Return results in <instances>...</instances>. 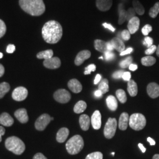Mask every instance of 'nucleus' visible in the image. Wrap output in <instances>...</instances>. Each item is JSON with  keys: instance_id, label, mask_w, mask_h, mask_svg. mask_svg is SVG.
I'll return each instance as SVG.
<instances>
[{"instance_id": "3c124183", "label": "nucleus", "mask_w": 159, "mask_h": 159, "mask_svg": "<svg viewBox=\"0 0 159 159\" xmlns=\"http://www.w3.org/2000/svg\"><path fill=\"white\" fill-rule=\"evenodd\" d=\"M33 159H47L43 154L38 153L35 154L33 157Z\"/></svg>"}, {"instance_id": "c756f323", "label": "nucleus", "mask_w": 159, "mask_h": 159, "mask_svg": "<svg viewBox=\"0 0 159 159\" xmlns=\"http://www.w3.org/2000/svg\"><path fill=\"white\" fill-rule=\"evenodd\" d=\"M141 62L143 66L148 67V66H152L154 65L156 62V60L154 57L148 56L146 57H143L141 60Z\"/></svg>"}, {"instance_id": "de8ad7c7", "label": "nucleus", "mask_w": 159, "mask_h": 159, "mask_svg": "<svg viewBox=\"0 0 159 159\" xmlns=\"http://www.w3.org/2000/svg\"><path fill=\"white\" fill-rule=\"evenodd\" d=\"M102 26L106 28V29H108L109 30H110L111 32H114L116 29L113 27L110 24H108V23H104L102 24Z\"/></svg>"}, {"instance_id": "f704fd0d", "label": "nucleus", "mask_w": 159, "mask_h": 159, "mask_svg": "<svg viewBox=\"0 0 159 159\" xmlns=\"http://www.w3.org/2000/svg\"><path fill=\"white\" fill-rule=\"evenodd\" d=\"M133 61V58L132 57H127L124 60H122L120 63V66L123 68H127L128 67H129L130 65L132 64Z\"/></svg>"}, {"instance_id": "c03bdc74", "label": "nucleus", "mask_w": 159, "mask_h": 159, "mask_svg": "<svg viewBox=\"0 0 159 159\" xmlns=\"http://www.w3.org/2000/svg\"><path fill=\"white\" fill-rule=\"evenodd\" d=\"M156 50H157V47L153 45L150 47L149 48H148V49L145 51V54L148 56H150L153 54L155 51H156Z\"/></svg>"}, {"instance_id": "9d476101", "label": "nucleus", "mask_w": 159, "mask_h": 159, "mask_svg": "<svg viewBox=\"0 0 159 159\" xmlns=\"http://www.w3.org/2000/svg\"><path fill=\"white\" fill-rule=\"evenodd\" d=\"M43 64L46 68L49 69H56L59 68L61 66V61L58 57H52L48 60H45Z\"/></svg>"}, {"instance_id": "c85d7f7f", "label": "nucleus", "mask_w": 159, "mask_h": 159, "mask_svg": "<svg viewBox=\"0 0 159 159\" xmlns=\"http://www.w3.org/2000/svg\"><path fill=\"white\" fill-rule=\"evenodd\" d=\"M53 51L52 50H47L39 52L37 54V57L39 59H44L45 60L52 58L53 56Z\"/></svg>"}, {"instance_id": "2f4dec72", "label": "nucleus", "mask_w": 159, "mask_h": 159, "mask_svg": "<svg viewBox=\"0 0 159 159\" xmlns=\"http://www.w3.org/2000/svg\"><path fill=\"white\" fill-rule=\"evenodd\" d=\"M10 90V85L6 82H3L0 84V98L2 97Z\"/></svg>"}, {"instance_id": "052dcab7", "label": "nucleus", "mask_w": 159, "mask_h": 159, "mask_svg": "<svg viewBox=\"0 0 159 159\" xmlns=\"http://www.w3.org/2000/svg\"><path fill=\"white\" fill-rule=\"evenodd\" d=\"M139 147L140 148V149L142 150V152L143 153H145V152H146V148L144 147V146L143 145L142 143H139Z\"/></svg>"}, {"instance_id": "603ef678", "label": "nucleus", "mask_w": 159, "mask_h": 159, "mask_svg": "<svg viewBox=\"0 0 159 159\" xmlns=\"http://www.w3.org/2000/svg\"><path fill=\"white\" fill-rule=\"evenodd\" d=\"M101 79H102V75L100 74H97L95 80H94V84H97L98 83H99L101 81Z\"/></svg>"}, {"instance_id": "a18cd8bd", "label": "nucleus", "mask_w": 159, "mask_h": 159, "mask_svg": "<svg viewBox=\"0 0 159 159\" xmlns=\"http://www.w3.org/2000/svg\"><path fill=\"white\" fill-rule=\"evenodd\" d=\"M125 72L123 70H119L116 71L113 74V77L115 79H119L120 78H122L123 74Z\"/></svg>"}, {"instance_id": "9b49d317", "label": "nucleus", "mask_w": 159, "mask_h": 159, "mask_svg": "<svg viewBox=\"0 0 159 159\" xmlns=\"http://www.w3.org/2000/svg\"><path fill=\"white\" fill-rule=\"evenodd\" d=\"M140 27V20L137 17H133L128 21L127 28L131 34L136 33Z\"/></svg>"}, {"instance_id": "412c9836", "label": "nucleus", "mask_w": 159, "mask_h": 159, "mask_svg": "<svg viewBox=\"0 0 159 159\" xmlns=\"http://www.w3.org/2000/svg\"><path fill=\"white\" fill-rule=\"evenodd\" d=\"M79 123L81 129L83 130H88L90 125V119L89 116L86 114H82L80 117Z\"/></svg>"}, {"instance_id": "6e6d98bb", "label": "nucleus", "mask_w": 159, "mask_h": 159, "mask_svg": "<svg viewBox=\"0 0 159 159\" xmlns=\"http://www.w3.org/2000/svg\"><path fill=\"white\" fill-rule=\"evenodd\" d=\"M129 69H130V70L131 71H136L137 68H138V66H137L136 64H131L130 65V66H129Z\"/></svg>"}, {"instance_id": "bb28decb", "label": "nucleus", "mask_w": 159, "mask_h": 159, "mask_svg": "<svg viewBox=\"0 0 159 159\" xmlns=\"http://www.w3.org/2000/svg\"><path fill=\"white\" fill-rule=\"evenodd\" d=\"M87 108V104L85 102L80 100L77 102L74 107V111L77 114H80L84 112Z\"/></svg>"}, {"instance_id": "f257e3e1", "label": "nucleus", "mask_w": 159, "mask_h": 159, "mask_svg": "<svg viewBox=\"0 0 159 159\" xmlns=\"http://www.w3.org/2000/svg\"><path fill=\"white\" fill-rule=\"evenodd\" d=\"M42 35L47 43H57L63 36L62 26L56 21H49L45 23L42 29Z\"/></svg>"}, {"instance_id": "864d4df0", "label": "nucleus", "mask_w": 159, "mask_h": 159, "mask_svg": "<svg viewBox=\"0 0 159 159\" xmlns=\"http://www.w3.org/2000/svg\"><path fill=\"white\" fill-rule=\"evenodd\" d=\"M6 130L2 126H0V142L2 141V136L5 134Z\"/></svg>"}, {"instance_id": "6e6552de", "label": "nucleus", "mask_w": 159, "mask_h": 159, "mask_svg": "<svg viewBox=\"0 0 159 159\" xmlns=\"http://www.w3.org/2000/svg\"><path fill=\"white\" fill-rule=\"evenodd\" d=\"M54 98L57 102L67 103L71 99V94L65 89H59L54 93Z\"/></svg>"}, {"instance_id": "13d9d810", "label": "nucleus", "mask_w": 159, "mask_h": 159, "mask_svg": "<svg viewBox=\"0 0 159 159\" xmlns=\"http://www.w3.org/2000/svg\"><path fill=\"white\" fill-rule=\"evenodd\" d=\"M102 91L99 90H97L95 93H94V96L95 97H96L97 98H100V97H102Z\"/></svg>"}, {"instance_id": "e2e57ef3", "label": "nucleus", "mask_w": 159, "mask_h": 159, "mask_svg": "<svg viewBox=\"0 0 159 159\" xmlns=\"http://www.w3.org/2000/svg\"><path fill=\"white\" fill-rule=\"evenodd\" d=\"M156 54L157 56L159 57V45L157 47V50H156Z\"/></svg>"}, {"instance_id": "f8f14e48", "label": "nucleus", "mask_w": 159, "mask_h": 159, "mask_svg": "<svg viewBox=\"0 0 159 159\" xmlns=\"http://www.w3.org/2000/svg\"><path fill=\"white\" fill-rule=\"evenodd\" d=\"M91 56V52L89 50H83L80 51L75 58L74 63L76 66H80L84 63L85 60L89 58Z\"/></svg>"}, {"instance_id": "39448f33", "label": "nucleus", "mask_w": 159, "mask_h": 159, "mask_svg": "<svg viewBox=\"0 0 159 159\" xmlns=\"http://www.w3.org/2000/svg\"><path fill=\"white\" fill-rule=\"evenodd\" d=\"M129 125L134 130H141L146 125V119L142 114H133L129 118Z\"/></svg>"}, {"instance_id": "72a5a7b5", "label": "nucleus", "mask_w": 159, "mask_h": 159, "mask_svg": "<svg viewBox=\"0 0 159 159\" xmlns=\"http://www.w3.org/2000/svg\"><path fill=\"white\" fill-rule=\"evenodd\" d=\"M159 13V2H156L154 6L152 7L149 11L150 17L154 18L157 16Z\"/></svg>"}, {"instance_id": "0eeeda50", "label": "nucleus", "mask_w": 159, "mask_h": 159, "mask_svg": "<svg viewBox=\"0 0 159 159\" xmlns=\"http://www.w3.org/2000/svg\"><path fill=\"white\" fill-rule=\"evenodd\" d=\"M51 117L48 114H43L37 119L35 127L37 130H44L51 121Z\"/></svg>"}, {"instance_id": "680f3d73", "label": "nucleus", "mask_w": 159, "mask_h": 159, "mask_svg": "<svg viewBox=\"0 0 159 159\" xmlns=\"http://www.w3.org/2000/svg\"><path fill=\"white\" fill-rule=\"evenodd\" d=\"M159 159V154H156L154 155L153 159Z\"/></svg>"}, {"instance_id": "69168bd1", "label": "nucleus", "mask_w": 159, "mask_h": 159, "mask_svg": "<svg viewBox=\"0 0 159 159\" xmlns=\"http://www.w3.org/2000/svg\"><path fill=\"white\" fill-rule=\"evenodd\" d=\"M54 120V118L53 117H51V120Z\"/></svg>"}, {"instance_id": "b1692460", "label": "nucleus", "mask_w": 159, "mask_h": 159, "mask_svg": "<svg viewBox=\"0 0 159 159\" xmlns=\"http://www.w3.org/2000/svg\"><path fill=\"white\" fill-rule=\"evenodd\" d=\"M127 90L131 97H135L138 93V87L136 83L133 80H130L127 83Z\"/></svg>"}, {"instance_id": "bf43d9fd", "label": "nucleus", "mask_w": 159, "mask_h": 159, "mask_svg": "<svg viewBox=\"0 0 159 159\" xmlns=\"http://www.w3.org/2000/svg\"><path fill=\"white\" fill-rule=\"evenodd\" d=\"M148 142H149L151 146H154V145H155V144H156L155 141L153 139H152L151 137H148Z\"/></svg>"}, {"instance_id": "e433bc0d", "label": "nucleus", "mask_w": 159, "mask_h": 159, "mask_svg": "<svg viewBox=\"0 0 159 159\" xmlns=\"http://www.w3.org/2000/svg\"><path fill=\"white\" fill-rule=\"evenodd\" d=\"M7 31V27H6L5 23L0 19V39L2 38L5 34Z\"/></svg>"}, {"instance_id": "dca6fc26", "label": "nucleus", "mask_w": 159, "mask_h": 159, "mask_svg": "<svg viewBox=\"0 0 159 159\" xmlns=\"http://www.w3.org/2000/svg\"><path fill=\"white\" fill-rule=\"evenodd\" d=\"M113 4V0H96L97 8L102 11H107Z\"/></svg>"}, {"instance_id": "338daca9", "label": "nucleus", "mask_w": 159, "mask_h": 159, "mask_svg": "<svg viewBox=\"0 0 159 159\" xmlns=\"http://www.w3.org/2000/svg\"><path fill=\"white\" fill-rule=\"evenodd\" d=\"M111 154H112V155H114V153H111Z\"/></svg>"}, {"instance_id": "4be33fe9", "label": "nucleus", "mask_w": 159, "mask_h": 159, "mask_svg": "<svg viewBox=\"0 0 159 159\" xmlns=\"http://www.w3.org/2000/svg\"><path fill=\"white\" fill-rule=\"evenodd\" d=\"M111 43H112V44L113 46L114 49L116 50L117 51H119L120 52H121L122 51L125 50V45L123 41L120 38H118V37L114 38L111 41Z\"/></svg>"}, {"instance_id": "f3484780", "label": "nucleus", "mask_w": 159, "mask_h": 159, "mask_svg": "<svg viewBox=\"0 0 159 159\" xmlns=\"http://www.w3.org/2000/svg\"><path fill=\"white\" fill-rule=\"evenodd\" d=\"M69 89L74 93H79L82 90L83 87L79 81L77 79L70 80L68 83Z\"/></svg>"}, {"instance_id": "4c0bfd02", "label": "nucleus", "mask_w": 159, "mask_h": 159, "mask_svg": "<svg viewBox=\"0 0 159 159\" xmlns=\"http://www.w3.org/2000/svg\"><path fill=\"white\" fill-rule=\"evenodd\" d=\"M153 40L152 38L146 36L144 39L143 41V45L146 47H147L148 48H149L150 47L153 46Z\"/></svg>"}, {"instance_id": "393cba45", "label": "nucleus", "mask_w": 159, "mask_h": 159, "mask_svg": "<svg viewBox=\"0 0 159 159\" xmlns=\"http://www.w3.org/2000/svg\"><path fill=\"white\" fill-rule=\"evenodd\" d=\"M106 103L107 107L111 111H116L118 107L117 101L115 97L113 96H109L106 99Z\"/></svg>"}, {"instance_id": "ddd939ff", "label": "nucleus", "mask_w": 159, "mask_h": 159, "mask_svg": "<svg viewBox=\"0 0 159 159\" xmlns=\"http://www.w3.org/2000/svg\"><path fill=\"white\" fill-rule=\"evenodd\" d=\"M91 125L94 129L98 130L102 125V116L98 110H96L91 116Z\"/></svg>"}, {"instance_id": "5701e85b", "label": "nucleus", "mask_w": 159, "mask_h": 159, "mask_svg": "<svg viewBox=\"0 0 159 159\" xmlns=\"http://www.w3.org/2000/svg\"><path fill=\"white\" fill-rule=\"evenodd\" d=\"M118 11L119 15V18L118 20V23L120 25L123 24V23L127 21V12L125 9V7L123 4H120L118 7Z\"/></svg>"}, {"instance_id": "49530a36", "label": "nucleus", "mask_w": 159, "mask_h": 159, "mask_svg": "<svg viewBox=\"0 0 159 159\" xmlns=\"http://www.w3.org/2000/svg\"><path fill=\"white\" fill-rule=\"evenodd\" d=\"M16 50V46L14 44H9L7 47V50L6 51L8 53H13Z\"/></svg>"}, {"instance_id": "0e129e2a", "label": "nucleus", "mask_w": 159, "mask_h": 159, "mask_svg": "<svg viewBox=\"0 0 159 159\" xmlns=\"http://www.w3.org/2000/svg\"><path fill=\"white\" fill-rule=\"evenodd\" d=\"M2 57H3V54H2V52H0V59H1V58H2Z\"/></svg>"}, {"instance_id": "20e7f679", "label": "nucleus", "mask_w": 159, "mask_h": 159, "mask_svg": "<svg viewBox=\"0 0 159 159\" xmlns=\"http://www.w3.org/2000/svg\"><path fill=\"white\" fill-rule=\"evenodd\" d=\"M68 153L74 155L79 153L84 148V140L80 135H75L70 139L66 144Z\"/></svg>"}, {"instance_id": "a211bd4d", "label": "nucleus", "mask_w": 159, "mask_h": 159, "mask_svg": "<svg viewBox=\"0 0 159 159\" xmlns=\"http://www.w3.org/2000/svg\"><path fill=\"white\" fill-rule=\"evenodd\" d=\"M14 123V119L11 116L7 113H3L0 116V124L6 127L11 126Z\"/></svg>"}, {"instance_id": "79ce46f5", "label": "nucleus", "mask_w": 159, "mask_h": 159, "mask_svg": "<svg viewBox=\"0 0 159 159\" xmlns=\"http://www.w3.org/2000/svg\"><path fill=\"white\" fill-rule=\"evenodd\" d=\"M127 21H129L131 18H132L133 17H135L136 15V11L134 10V9L133 8H130L127 11Z\"/></svg>"}, {"instance_id": "5fc2aeb1", "label": "nucleus", "mask_w": 159, "mask_h": 159, "mask_svg": "<svg viewBox=\"0 0 159 159\" xmlns=\"http://www.w3.org/2000/svg\"><path fill=\"white\" fill-rule=\"evenodd\" d=\"M114 50L113 46L111 41L107 42V50L109 51H112Z\"/></svg>"}, {"instance_id": "c9c22d12", "label": "nucleus", "mask_w": 159, "mask_h": 159, "mask_svg": "<svg viewBox=\"0 0 159 159\" xmlns=\"http://www.w3.org/2000/svg\"><path fill=\"white\" fill-rule=\"evenodd\" d=\"M102 157L103 156L101 152H96L88 154L85 159H102Z\"/></svg>"}, {"instance_id": "6ab92c4d", "label": "nucleus", "mask_w": 159, "mask_h": 159, "mask_svg": "<svg viewBox=\"0 0 159 159\" xmlns=\"http://www.w3.org/2000/svg\"><path fill=\"white\" fill-rule=\"evenodd\" d=\"M69 130L67 128L63 127L60 129L57 132L56 140L57 142L60 143H64L67 139L69 135Z\"/></svg>"}, {"instance_id": "ea45409f", "label": "nucleus", "mask_w": 159, "mask_h": 159, "mask_svg": "<svg viewBox=\"0 0 159 159\" xmlns=\"http://www.w3.org/2000/svg\"><path fill=\"white\" fill-rule=\"evenodd\" d=\"M96 69V65H94L93 64H90V65L88 66L87 67H85V71L84 72V74H85V75L90 74L91 73V72L95 71Z\"/></svg>"}, {"instance_id": "a19ab883", "label": "nucleus", "mask_w": 159, "mask_h": 159, "mask_svg": "<svg viewBox=\"0 0 159 159\" xmlns=\"http://www.w3.org/2000/svg\"><path fill=\"white\" fill-rule=\"evenodd\" d=\"M104 54V59L106 61L113 60L115 57V54L112 51H106Z\"/></svg>"}, {"instance_id": "09e8293b", "label": "nucleus", "mask_w": 159, "mask_h": 159, "mask_svg": "<svg viewBox=\"0 0 159 159\" xmlns=\"http://www.w3.org/2000/svg\"><path fill=\"white\" fill-rule=\"evenodd\" d=\"M122 78L125 81H129L131 79V73L130 72H125L123 74V76H122Z\"/></svg>"}, {"instance_id": "1a4fd4ad", "label": "nucleus", "mask_w": 159, "mask_h": 159, "mask_svg": "<svg viewBox=\"0 0 159 159\" xmlns=\"http://www.w3.org/2000/svg\"><path fill=\"white\" fill-rule=\"evenodd\" d=\"M28 93L29 92L26 88L24 87H18L12 91V97L16 101L21 102L27 98Z\"/></svg>"}, {"instance_id": "473e14b6", "label": "nucleus", "mask_w": 159, "mask_h": 159, "mask_svg": "<svg viewBox=\"0 0 159 159\" xmlns=\"http://www.w3.org/2000/svg\"><path fill=\"white\" fill-rule=\"evenodd\" d=\"M116 96L117 97L120 102L121 103H125L127 101V96L125 94V91L122 89H119L116 93Z\"/></svg>"}, {"instance_id": "2eb2a0df", "label": "nucleus", "mask_w": 159, "mask_h": 159, "mask_svg": "<svg viewBox=\"0 0 159 159\" xmlns=\"http://www.w3.org/2000/svg\"><path fill=\"white\" fill-rule=\"evenodd\" d=\"M148 95L152 98H156L159 96V85L156 83L148 84L147 87Z\"/></svg>"}, {"instance_id": "7c9ffc66", "label": "nucleus", "mask_w": 159, "mask_h": 159, "mask_svg": "<svg viewBox=\"0 0 159 159\" xmlns=\"http://www.w3.org/2000/svg\"><path fill=\"white\" fill-rule=\"evenodd\" d=\"M98 90L102 91V94L107 93L109 91V85L107 79H103L100 82L98 85Z\"/></svg>"}, {"instance_id": "aec40b11", "label": "nucleus", "mask_w": 159, "mask_h": 159, "mask_svg": "<svg viewBox=\"0 0 159 159\" xmlns=\"http://www.w3.org/2000/svg\"><path fill=\"white\" fill-rule=\"evenodd\" d=\"M129 122V116L127 113H123L120 115L119 121V127L121 130H125L127 128L128 123Z\"/></svg>"}, {"instance_id": "423d86ee", "label": "nucleus", "mask_w": 159, "mask_h": 159, "mask_svg": "<svg viewBox=\"0 0 159 159\" xmlns=\"http://www.w3.org/2000/svg\"><path fill=\"white\" fill-rule=\"evenodd\" d=\"M117 127V121L115 118H109L104 129V136L110 139L115 135Z\"/></svg>"}, {"instance_id": "4d7b16f0", "label": "nucleus", "mask_w": 159, "mask_h": 159, "mask_svg": "<svg viewBox=\"0 0 159 159\" xmlns=\"http://www.w3.org/2000/svg\"><path fill=\"white\" fill-rule=\"evenodd\" d=\"M5 73V68L4 67L0 64V77H1Z\"/></svg>"}, {"instance_id": "f03ea898", "label": "nucleus", "mask_w": 159, "mask_h": 159, "mask_svg": "<svg viewBox=\"0 0 159 159\" xmlns=\"http://www.w3.org/2000/svg\"><path fill=\"white\" fill-rule=\"evenodd\" d=\"M19 4L24 11L33 16H40L46 11L43 0H20Z\"/></svg>"}, {"instance_id": "58836bf2", "label": "nucleus", "mask_w": 159, "mask_h": 159, "mask_svg": "<svg viewBox=\"0 0 159 159\" xmlns=\"http://www.w3.org/2000/svg\"><path fill=\"white\" fill-rule=\"evenodd\" d=\"M152 27L150 24H146L142 29V32L144 35L148 36V34L152 31Z\"/></svg>"}, {"instance_id": "a878e982", "label": "nucleus", "mask_w": 159, "mask_h": 159, "mask_svg": "<svg viewBox=\"0 0 159 159\" xmlns=\"http://www.w3.org/2000/svg\"><path fill=\"white\" fill-rule=\"evenodd\" d=\"M94 48L98 51L101 52H105L107 50V43L101 40L94 41Z\"/></svg>"}, {"instance_id": "7ed1b4c3", "label": "nucleus", "mask_w": 159, "mask_h": 159, "mask_svg": "<svg viewBox=\"0 0 159 159\" xmlns=\"http://www.w3.org/2000/svg\"><path fill=\"white\" fill-rule=\"evenodd\" d=\"M7 150L17 155H20L24 153L25 149L24 143L16 136L10 137L6 139L5 142Z\"/></svg>"}, {"instance_id": "cd10ccee", "label": "nucleus", "mask_w": 159, "mask_h": 159, "mask_svg": "<svg viewBox=\"0 0 159 159\" xmlns=\"http://www.w3.org/2000/svg\"><path fill=\"white\" fill-rule=\"evenodd\" d=\"M133 8L134 9L137 14H138L140 16H142L144 14V12H145L144 8L142 4L139 2V1L133 0Z\"/></svg>"}, {"instance_id": "37998d69", "label": "nucleus", "mask_w": 159, "mask_h": 159, "mask_svg": "<svg viewBox=\"0 0 159 159\" xmlns=\"http://www.w3.org/2000/svg\"><path fill=\"white\" fill-rule=\"evenodd\" d=\"M130 35L129 30H125L121 32V38L125 41H128L130 39Z\"/></svg>"}, {"instance_id": "8fccbe9b", "label": "nucleus", "mask_w": 159, "mask_h": 159, "mask_svg": "<svg viewBox=\"0 0 159 159\" xmlns=\"http://www.w3.org/2000/svg\"><path fill=\"white\" fill-rule=\"evenodd\" d=\"M133 51V49L132 48H131V47L128 48L127 49H126L125 50L122 51L121 52H120V56H125V55H127V54H130L131 52H132Z\"/></svg>"}, {"instance_id": "4468645a", "label": "nucleus", "mask_w": 159, "mask_h": 159, "mask_svg": "<svg viewBox=\"0 0 159 159\" xmlns=\"http://www.w3.org/2000/svg\"><path fill=\"white\" fill-rule=\"evenodd\" d=\"M14 116L21 123H26L29 121V116L25 108H20L16 110L14 113Z\"/></svg>"}]
</instances>
